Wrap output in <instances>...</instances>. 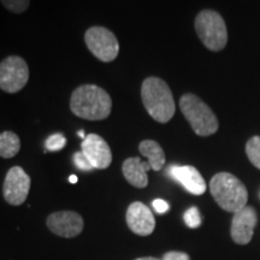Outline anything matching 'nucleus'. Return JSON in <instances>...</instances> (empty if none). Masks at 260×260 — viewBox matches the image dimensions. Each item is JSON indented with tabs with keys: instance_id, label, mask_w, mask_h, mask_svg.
<instances>
[{
	"instance_id": "nucleus-1",
	"label": "nucleus",
	"mask_w": 260,
	"mask_h": 260,
	"mask_svg": "<svg viewBox=\"0 0 260 260\" xmlns=\"http://www.w3.org/2000/svg\"><path fill=\"white\" fill-rule=\"evenodd\" d=\"M70 110L75 116L87 121H103L111 113L112 99L96 84H82L71 94Z\"/></svg>"
},
{
	"instance_id": "nucleus-2",
	"label": "nucleus",
	"mask_w": 260,
	"mask_h": 260,
	"mask_svg": "<svg viewBox=\"0 0 260 260\" xmlns=\"http://www.w3.org/2000/svg\"><path fill=\"white\" fill-rule=\"evenodd\" d=\"M141 99L148 115L159 123H168L176 111L170 87L159 77H147L142 82Z\"/></svg>"
},
{
	"instance_id": "nucleus-3",
	"label": "nucleus",
	"mask_w": 260,
	"mask_h": 260,
	"mask_svg": "<svg viewBox=\"0 0 260 260\" xmlns=\"http://www.w3.org/2000/svg\"><path fill=\"white\" fill-rule=\"evenodd\" d=\"M210 190L214 201L226 212L236 213L247 206L248 191L245 184L229 172H219L211 178Z\"/></svg>"
},
{
	"instance_id": "nucleus-4",
	"label": "nucleus",
	"mask_w": 260,
	"mask_h": 260,
	"mask_svg": "<svg viewBox=\"0 0 260 260\" xmlns=\"http://www.w3.org/2000/svg\"><path fill=\"white\" fill-rule=\"evenodd\" d=\"M180 107L195 134L199 136L216 134L219 128L218 118L199 96L191 93L184 94L180 99Z\"/></svg>"
},
{
	"instance_id": "nucleus-5",
	"label": "nucleus",
	"mask_w": 260,
	"mask_h": 260,
	"mask_svg": "<svg viewBox=\"0 0 260 260\" xmlns=\"http://www.w3.org/2000/svg\"><path fill=\"white\" fill-rule=\"evenodd\" d=\"M194 27L198 38L210 51L219 52L226 46V25L218 12L213 10H203L195 18Z\"/></svg>"
},
{
	"instance_id": "nucleus-6",
	"label": "nucleus",
	"mask_w": 260,
	"mask_h": 260,
	"mask_svg": "<svg viewBox=\"0 0 260 260\" xmlns=\"http://www.w3.org/2000/svg\"><path fill=\"white\" fill-rule=\"evenodd\" d=\"M90 53L104 63L115 60L119 53V42L111 30L100 25L90 27L84 34Z\"/></svg>"
},
{
	"instance_id": "nucleus-7",
	"label": "nucleus",
	"mask_w": 260,
	"mask_h": 260,
	"mask_svg": "<svg viewBox=\"0 0 260 260\" xmlns=\"http://www.w3.org/2000/svg\"><path fill=\"white\" fill-rule=\"evenodd\" d=\"M29 81V68L19 56H9L0 61V89L9 94L21 92Z\"/></svg>"
},
{
	"instance_id": "nucleus-8",
	"label": "nucleus",
	"mask_w": 260,
	"mask_h": 260,
	"mask_svg": "<svg viewBox=\"0 0 260 260\" xmlns=\"http://www.w3.org/2000/svg\"><path fill=\"white\" fill-rule=\"evenodd\" d=\"M30 176L21 167H12L3 183V197L12 206H19L27 200L30 190Z\"/></svg>"
},
{
	"instance_id": "nucleus-9",
	"label": "nucleus",
	"mask_w": 260,
	"mask_h": 260,
	"mask_svg": "<svg viewBox=\"0 0 260 260\" xmlns=\"http://www.w3.org/2000/svg\"><path fill=\"white\" fill-rule=\"evenodd\" d=\"M46 225L54 235L73 239L83 232L84 220L82 216L75 211H58L47 217Z\"/></svg>"
},
{
	"instance_id": "nucleus-10",
	"label": "nucleus",
	"mask_w": 260,
	"mask_h": 260,
	"mask_svg": "<svg viewBox=\"0 0 260 260\" xmlns=\"http://www.w3.org/2000/svg\"><path fill=\"white\" fill-rule=\"evenodd\" d=\"M258 223V214L254 207L246 206L234 213L230 228V235L237 245H248L254 235V229Z\"/></svg>"
},
{
	"instance_id": "nucleus-11",
	"label": "nucleus",
	"mask_w": 260,
	"mask_h": 260,
	"mask_svg": "<svg viewBox=\"0 0 260 260\" xmlns=\"http://www.w3.org/2000/svg\"><path fill=\"white\" fill-rule=\"evenodd\" d=\"M82 153L88 159L94 169L105 170L111 165V148L102 136L98 134H88L81 144Z\"/></svg>"
},
{
	"instance_id": "nucleus-12",
	"label": "nucleus",
	"mask_w": 260,
	"mask_h": 260,
	"mask_svg": "<svg viewBox=\"0 0 260 260\" xmlns=\"http://www.w3.org/2000/svg\"><path fill=\"white\" fill-rule=\"evenodd\" d=\"M126 225L139 236H149L154 232L155 219L151 209L141 201L129 205L125 214Z\"/></svg>"
},
{
	"instance_id": "nucleus-13",
	"label": "nucleus",
	"mask_w": 260,
	"mask_h": 260,
	"mask_svg": "<svg viewBox=\"0 0 260 260\" xmlns=\"http://www.w3.org/2000/svg\"><path fill=\"white\" fill-rule=\"evenodd\" d=\"M169 174L190 194L201 195L206 191V182L194 167H190V165H184V167L172 165L169 168Z\"/></svg>"
},
{
	"instance_id": "nucleus-14",
	"label": "nucleus",
	"mask_w": 260,
	"mask_h": 260,
	"mask_svg": "<svg viewBox=\"0 0 260 260\" xmlns=\"http://www.w3.org/2000/svg\"><path fill=\"white\" fill-rule=\"evenodd\" d=\"M152 170L147 161H142L141 158L134 157L125 159L122 165V172L129 184L135 188H146L148 184L147 172Z\"/></svg>"
},
{
	"instance_id": "nucleus-15",
	"label": "nucleus",
	"mask_w": 260,
	"mask_h": 260,
	"mask_svg": "<svg viewBox=\"0 0 260 260\" xmlns=\"http://www.w3.org/2000/svg\"><path fill=\"white\" fill-rule=\"evenodd\" d=\"M139 152L147 158V162L153 171H160L165 165V153L161 146L154 140H144L140 142Z\"/></svg>"
},
{
	"instance_id": "nucleus-16",
	"label": "nucleus",
	"mask_w": 260,
	"mask_h": 260,
	"mask_svg": "<svg viewBox=\"0 0 260 260\" xmlns=\"http://www.w3.org/2000/svg\"><path fill=\"white\" fill-rule=\"evenodd\" d=\"M21 149V140L14 132L5 130L0 133V157L11 159L18 154Z\"/></svg>"
},
{
	"instance_id": "nucleus-17",
	"label": "nucleus",
	"mask_w": 260,
	"mask_h": 260,
	"mask_svg": "<svg viewBox=\"0 0 260 260\" xmlns=\"http://www.w3.org/2000/svg\"><path fill=\"white\" fill-rule=\"evenodd\" d=\"M246 154L249 161L260 170V136H253L247 141Z\"/></svg>"
},
{
	"instance_id": "nucleus-18",
	"label": "nucleus",
	"mask_w": 260,
	"mask_h": 260,
	"mask_svg": "<svg viewBox=\"0 0 260 260\" xmlns=\"http://www.w3.org/2000/svg\"><path fill=\"white\" fill-rule=\"evenodd\" d=\"M0 4L12 14L21 15L29 9L30 2L29 0H2Z\"/></svg>"
},
{
	"instance_id": "nucleus-19",
	"label": "nucleus",
	"mask_w": 260,
	"mask_h": 260,
	"mask_svg": "<svg viewBox=\"0 0 260 260\" xmlns=\"http://www.w3.org/2000/svg\"><path fill=\"white\" fill-rule=\"evenodd\" d=\"M67 145V139L63 134L60 133H57V134H53L48 136L46 141H45V147H46L47 151L50 152H58L60 149H63Z\"/></svg>"
},
{
	"instance_id": "nucleus-20",
	"label": "nucleus",
	"mask_w": 260,
	"mask_h": 260,
	"mask_svg": "<svg viewBox=\"0 0 260 260\" xmlns=\"http://www.w3.org/2000/svg\"><path fill=\"white\" fill-rule=\"evenodd\" d=\"M184 223L187 224L188 228L190 229H195V228H199L201 225V216L198 207H189L183 214Z\"/></svg>"
},
{
	"instance_id": "nucleus-21",
	"label": "nucleus",
	"mask_w": 260,
	"mask_h": 260,
	"mask_svg": "<svg viewBox=\"0 0 260 260\" xmlns=\"http://www.w3.org/2000/svg\"><path fill=\"white\" fill-rule=\"evenodd\" d=\"M74 162H75V165H76V168L79 169V170L90 171V170H93V169H94L92 167V164H90V162L88 161V159L84 157L82 151L74 153Z\"/></svg>"
},
{
	"instance_id": "nucleus-22",
	"label": "nucleus",
	"mask_w": 260,
	"mask_h": 260,
	"mask_svg": "<svg viewBox=\"0 0 260 260\" xmlns=\"http://www.w3.org/2000/svg\"><path fill=\"white\" fill-rule=\"evenodd\" d=\"M161 260H190L189 255L184 252H177V251H171L165 253L162 255Z\"/></svg>"
},
{
	"instance_id": "nucleus-23",
	"label": "nucleus",
	"mask_w": 260,
	"mask_h": 260,
	"mask_svg": "<svg viewBox=\"0 0 260 260\" xmlns=\"http://www.w3.org/2000/svg\"><path fill=\"white\" fill-rule=\"evenodd\" d=\"M152 206H153L154 211L157 213H165L168 212L169 209H170V206H169V204L167 203L165 200L162 199H155L153 200V203H152Z\"/></svg>"
},
{
	"instance_id": "nucleus-24",
	"label": "nucleus",
	"mask_w": 260,
	"mask_h": 260,
	"mask_svg": "<svg viewBox=\"0 0 260 260\" xmlns=\"http://www.w3.org/2000/svg\"><path fill=\"white\" fill-rule=\"evenodd\" d=\"M135 260H161V259L154 258V256H142V258H138Z\"/></svg>"
},
{
	"instance_id": "nucleus-25",
	"label": "nucleus",
	"mask_w": 260,
	"mask_h": 260,
	"mask_svg": "<svg viewBox=\"0 0 260 260\" xmlns=\"http://www.w3.org/2000/svg\"><path fill=\"white\" fill-rule=\"evenodd\" d=\"M69 181H70V183H76V182H77L76 175H71V176L69 177Z\"/></svg>"
},
{
	"instance_id": "nucleus-26",
	"label": "nucleus",
	"mask_w": 260,
	"mask_h": 260,
	"mask_svg": "<svg viewBox=\"0 0 260 260\" xmlns=\"http://www.w3.org/2000/svg\"><path fill=\"white\" fill-rule=\"evenodd\" d=\"M77 135H79L80 138H82V140L86 139V134H84V132H83V130H80V132L77 133Z\"/></svg>"
}]
</instances>
